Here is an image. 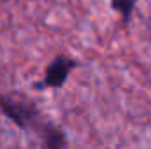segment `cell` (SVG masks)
I'll return each mask as SVG.
<instances>
[{
  "instance_id": "cell-4",
  "label": "cell",
  "mask_w": 151,
  "mask_h": 149,
  "mask_svg": "<svg viewBox=\"0 0 151 149\" xmlns=\"http://www.w3.org/2000/svg\"><path fill=\"white\" fill-rule=\"evenodd\" d=\"M135 4H137V0H111V7H113V11H116L121 16L123 25L130 23L134 9H135Z\"/></svg>"
},
{
  "instance_id": "cell-2",
  "label": "cell",
  "mask_w": 151,
  "mask_h": 149,
  "mask_svg": "<svg viewBox=\"0 0 151 149\" xmlns=\"http://www.w3.org/2000/svg\"><path fill=\"white\" fill-rule=\"evenodd\" d=\"M79 62L70 54H56L46 67L42 81H37L34 84V90L44 91V90H60L65 86L69 75L72 74Z\"/></svg>"
},
{
  "instance_id": "cell-3",
  "label": "cell",
  "mask_w": 151,
  "mask_h": 149,
  "mask_svg": "<svg viewBox=\"0 0 151 149\" xmlns=\"http://www.w3.org/2000/svg\"><path fill=\"white\" fill-rule=\"evenodd\" d=\"M37 137L40 139L44 149H67L69 148V137H67L65 130H62L58 125L51 123L49 119L42 125Z\"/></svg>"
},
{
  "instance_id": "cell-1",
  "label": "cell",
  "mask_w": 151,
  "mask_h": 149,
  "mask_svg": "<svg viewBox=\"0 0 151 149\" xmlns=\"http://www.w3.org/2000/svg\"><path fill=\"white\" fill-rule=\"evenodd\" d=\"M0 112L18 128L34 132L35 135L47 121L32 100L19 98L14 95H0Z\"/></svg>"
}]
</instances>
